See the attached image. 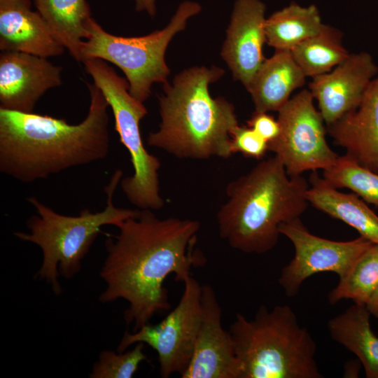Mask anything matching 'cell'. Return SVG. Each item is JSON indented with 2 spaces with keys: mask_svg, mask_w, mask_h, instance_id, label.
<instances>
[{
  "mask_svg": "<svg viewBox=\"0 0 378 378\" xmlns=\"http://www.w3.org/2000/svg\"><path fill=\"white\" fill-rule=\"evenodd\" d=\"M378 286V244H374L340 279L329 293L328 302L336 304L344 299L366 305Z\"/></svg>",
  "mask_w": 378,
  "mask_h": 378,
  "instance_id": "24",
  "label": "cell"
},
{
  "mask_svg": "<svg viewBox=\"0 0 378 378\" xmlns=\"http://www.w3.org/2000/svg\"><path fill=\"white\" fill-rule=\"evenodd\" d=\"M265 6L260 0H237L220 55L233 77L247 88L265 59Z\"/></svg>",
  "mask_w": 378,
  "mask_h": 378,
  "instance_id": "15",
  "label": "cell"
},
{
  "mask_svg": "<svg viewBox=\"0 0 378 378\" xmlns=\"http://www.w3.org/2000/svg\"><path fill=\"white\" fill-rule=\"evenodd\" d=\"M341 31L324 24L321 30L290 51L306 77L330 71L349 55L342 43Z\"/></svg>",
  "mask_w": 378,
  "mask_h": 378,
  "instance_id": "23",
  "label": "cell"
},
{
  "mask_svg": "<svg viewBox=\"0 0 378 378\" xmlns=\"http://www.w3.org/2000/svg\"><path fill=\"white\" fill-rule=\"evenodd\" d=\"M88 113L78 124L0 108V171L23 183L104 159L109 152L108 104L88 83Z\"/></svg>",
  "mask_w": 378,
  "mask_h": 378,
  "instance_id": "2",
  "label": "cell"
},
{
  "mask_svg": "<svg viewBox=\"0 0 378 378\" xmlns=\"http://www.w3.org/2000/svg\"><path fill=\"white\" fill-rule=\"evenodd\" d=\"M229 331L222 326V308L210 285L202 290V320L194 352L181 378H240Z\"/></svg>",
  "mask_w": 378,
  "mask_h": 378,
  "instance_id": "12",
  "label": "cell"
},
{
  "mask_svg": "<svg viewBox=\"0 0 378 378\" xmlns=\"http://www.w3.org/2000/svg\"><path fill=\"white\" fill-rule=\"evenodd\" d=\"M83 63L111 107L115 129L130 155L134 172L132 176L122 178L123 192L132 204L141 209H160L164 205L158 177L161 163L147 151L140 132V121L147 114V108L144 102L130 93L127 79L120 76L106 61L88 58Z\"/></svg>",
  "mask_w": 378,
  "mask_h": 378,
  "instance_id": "8",
  "label": "cell"
},
{
  "mask_svg": "<svg viewBox=\"0 0 378 378\" xmlns=\"http://www.w3.org/2000/svg\"><path fill=\"white\" fill-rule=\"evenodd\" d=\"M309 90H302L278 110V136L268 144L290 176L332 167L338 155L329 146L324 120Z\"/></svg>",
  "mask_w": 378,
  "mask_h": 378,
  "instance_id": "9",
  "label": "cell"
},
{
  "mask_svg": "<svg viewBox=\"0 0 378 378\" xmlns=\"http://www.w3.org/2000/svg\"><path fill=\"white\" fill-rule=\"evenodd\" d=\"M281 234L293 244V259L281 270L279 284L288 297L295 296L309 277L332 272L343 277L374 243L359 236L345 241L327 239L312 234L300 218L280 225Z\"/></svg>",
  "mask_w": 378,
  "mask_h": 378,
  "instance_id": "11",
  "label": "cell"
},
{
  "mask_svg": "<svg viewBox=\"0 0 378 378\" xmlns=\"http://www.w3.org/2000/svg\"><path fill=\"white\" fill-rule=\"evenodd\" d=\"M327 127L328 133L347 155L378 173V76L354 109Z\"/></svg>",
  "mask_w": 378,
  "mask_h": 378,
  "instance_id": "17",
  "label": "cell"
},
{
  "mask_svg": "<svg viewBox=\"0 0 378 378\" xmlns=\"http://www.w3.org/2000/svg\"><path fill=\"white\" fill-rule=\"evenodd\" d=\"M302 175H289L276 157L262 160L226 188L217 213L220 237L233 248L262 254L276 245L281 224L300 218L309 204Z\"/></svg>",
  "mask_w": 378,
  "mask_h": 378,
  "instance_id": "4",
  "label": "cell"
},
{
  "mask_svg": "<svg viewBox=\"0 0 378 378\" xmlns=\"http://www.w3.org/2000/svg\"><path fill=\"white\" fill-rule=\"evenodd\" d=\"M233 153H241L249 158L260 159L268 150V142L250 127L238 125L231 133Z\"/></svg>",
  "mask_w": 378,
  "mask_h": 378,
  "instance_id": "27",
  "label": "cell"
},
{
  "mask_svg": "<svg viewBox=\"0 0 378 378\" xmlns=\"http://www.w3.org/2000/svg\"><path fill=\"white\" fill-rule=\"evenodd\" d=\"M200 10L199 4L183 1L165 27L132 37L110 34L91 18L88 24V36L81 46V62L98 58L117 66L127 78L130 93L144 102L154 83L168 82L170 70L165 62L168 45L177 33L185 29L188 20Z\"/></svg>",
  "mask_w": 378,
  "mask_h": 378,
  "instance_id": "7",
  "label": "cell"
},
{
  "mask_svg": "<svg viewBox=\"0 0 378 378\" xmlns=\"http://www.w3.org/2000/svg\"><path fill=\"white\" fill-rule=\"evenodd\" d=\"M183 284L178 304L162 321L155 325L148 323L132 333L125 331L117 348V351L123 352L137 342L146 344L158 354L163 378L186 371L200 327L202 286L191 275Z\"/></svg>",
  "mask_w": 378,
  "mask_h": 378,
  "instance_id": "10",
  "label": "cell"
},
{
  "mask_svg": "<svg viewBox=\"0 0 378 378\" xmlns=\"http://www.w3.org/2000/svg\"><path fill=\"white\" fill-rule=\"evenodd\" d=\"M306 78L290 50H275L264 60L246 88L255 111H278L292 92L304 85Z\"/></svg>",
  "mask_w": 378,
  "mask_h": 378,
  "instance_id": "18",
  "label": "cell"
},
{
  "mask_svg": "<svg viewBox=\"0 0 378 378\" xmlns=\"http://www.w3.org/2000/svg\"><path fill=\"white\" fill-rule=\"evenodd\" d=\"M323 172V178L332 187L348 188L365 202L378 206V173L346 154L339 155L335 163Z\"/></svg>",
  "mask_w": 378,
  "mask_h": 378,
  "instance_id": "25",
  "label": "cell"
},
{
  "mask_svg": "<svg viewBox=\"0 0 378 378\" xmlns=\"http://www.w3.org/2000/svg\"><path fill=\"white\" fill-rule=\"evenodd\" d=\"M62 68L22 52L0 55V108L32 113L41 97L62 83Z\"/></svg>",
  "mask_w": 378,
  "mask_h": 378,
  "instance_id": "14",
  "label": "cell"
},
{
  "mask_svg": "<svg viewBox=\"0 0 378 378\" xmlns=\"http://www.w3.org/2000/svg\"><path fill=\"white\" fill-rule=\"evenodd\" d=\"M66 48L55 38L30 0H0V50L48 58Z\"/></svg>",
  "mask_w": 378,
  "mask_h": 378,
  "instance_id": "16",
  "label": "cell"
},
{
  "mask_svg": "<svg viewBox=\"0 0 378 378\" xmlns=\"http://www.w3.org/2000/svg\"><path fill=\"white\" fill-rule=\"evenodd\" d=\"M366 307L370 314L378 318V286L368 302Z\"/></svg>",
  "mask_w": 378,
  "mask_h": 378,
  "instance_id": "30",
  "label": "cell"
},
{
  "mask_svg": "<svg viewBox=\"0 0 378 378\" xmlns=\"http://www.w3.org/2000/svg\"><path fill=\"white\" fill-rule=\"evenodd\" d=\"M230 334L240 378H321L316 343L288 305H261L253 318L237 313Z\"/></svg>",
  "mask_w": 378,
  "mask_h": 378,
  "instance_id": "5",
  "label": "cell"
},
{
  "mask_svg": "<svg viewBox=\"0 0 378 378\" xmlns=\"http://www.w3.org/2000/svg\"><path fill=\"white\" fill-rule=\"evenodd\" d=\"M307 200L310 204L355 229L360 236L378 244V216L355 193H344L312 172Z\"/></svg>",
  "mask_w": 378,
  "mask_h": 378,
  "instance_id": "19",
  "label": "cell"
},
{
  "mask_svg": "<svg viewBox=\"0 0 378 378\" xmlns=\"http://www.w3.org/2000/svg\"><path fill=\"white\" fill-rule=\"evenodd\" d=\"M225 71L218 66L183 70L159 97L161 122L147 138L150 146L178 158H228L233 153L231 133L239 125L232 103L211 96L209 86Z\"/></svg>",
  "mask_w": 378,
  "mask_h": 378,
  "instance_id": "3",
  "label": "cell"
},
{
  "mask_svg": "<svg viewBox=\"0 0 378 378\" xmlns=\"http://www.w3.org/2000/svg\"><path fill=\"white\" fill-rule=\"evenodd\" d=\"M323 26L314 5L302 7L292 3L266 19V43L275 50H290Z\"/></svg>",
  "mask_w": 378,
  "mask_h": 378,
  "instance_id": "22",
  "label": "cell"
},
{
  "mask_svg": "<svg viewBox=\"0 0 378 378\" xmlns=\"http://www.w3.org/2000/svg\"><path fill=\"white\" fill-rule=\"evenodd\" d=\"M122 174L121 170H116L105 187L106 206L101 211L92 212L86 208L78 216H66L56 212L36 197L27 199L36 215L27 221L28 232H16L14 235L41 248L43 260L36 277L50 284L55 295L62 292L59 276L71 279L80 270L82 260L102 227L116 226L137 214L139 209L119 208L113 204V194Z\"/></svg>",
  "mask_w": 378,
  "mask_h": 378,
  "instance_id": "6",
  "label": "cell"
},
{
  "mask_svg": "<svg viewBox=\"0 0 378 378\" xmlns=\"http://www.w3.org/2000/svg\"><path fill=\"white\" fill-rule=\"evenodd\" d=\"M137 11H145L149 15L154 16L156 13L155 0H134Z\"/></svg>",
  "mask_w": 378,
  "mask_h": 378,
  "instance_id": "29",
  "label": "cell"
},
{
  "mask_svg": "<svg viewBox=\"0 0 378 378\" xmlns=\"http://www.w3.org/2000/svg\"><path fill=\"white\" fill-rule=\"evenodd\" d=\"M144 343L137 342L134 347L127 351H102L99 359L92 367L91 378H131L140 363L147 360L144 352Z\"/></svg>",
  "mask_w": 378,
  "mask_h": 378,
  "instance_id": "26",
  "label": "cell"
},
{
  "mask_svg": "<svg viewBox=\"0 0 378 378\" xmlns=\"http://www.w3.org/2000/svg\"><path fill=\"white\" fill-rule=\"evenodd\" d=\"M118 234L106 241V257L99 274L106 284L102 303L128 302L124 319L134 331L156 314L169 309L164 281L170 274L183 282L192 267L204 264L195 249L200 223L190 219L158 218L150 209L116 225Z\"/></svg>",
  "mask_w": 378,
  "mask_h": 378,
  "instance_id": "1",
  "label": "cell"
},
{
  "mask_svg": "<svg viewBox=\"0 0 378 378\" xmlns=\"http://www.w3.org/2000/svg\"><path fill=\"white\" fill-rule=\"evenodd\" d=\"M366 305L354 303L328 323L330 337L354 354L368 378H378V337L373 332Z\"/></svg>",
  "mask_w": 378,
  "mask_h": 378,
  "instance_id": "20",
  "label": "cell"
},
{
  "mask_svg": "<svg viewBox=\"0 0 378 378\" xmlns=\"http://www.w3.org/2000/svg\"><path fill=\"white\" fill-rule=\"evenodd\" d=\"M247 123L248 127L255 131L268 144L274 141L280 132L277 119H274L267 112L254 111Z\"/></svg>",
  "mask_w": 378,
  "mask_h": 378,
  "instance_id": "28",
  "label": "cell"
},
{
  "mask_svg": "<svg viewBox=\"0 0 378 378\" xmlns=\"http://www.w3.org/2000/svg\"><path fill=\"white\" fill-rule=\"evenodd\" d=\"M377 71L372 56L360 52L349 53L330 71L312 78L309 90L327 126L358 106Z\"/></svg>",
  "mask_w": 378,
  "mask_h": 378,
  "instance_id": "13",
  "label": "cell"
},
{
  "mask_svg": "<svg viewBox=\"0 0 378 378\" xmlns=\"http://www.w3.org/2000/svg\"><path fill=\"white\" fill-rule=\"evenodd\" d=\"M34 1L55 38L81 62L82 43L88 36V24L92 18L87 0Z\"/></svg>",
  "mask_w": 378,
  "mask_h": 378,
  "instance_id": "21",
  "label": "cell"
}]
</instances>
